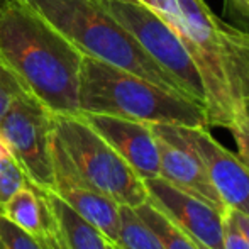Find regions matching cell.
<instances>
[{
  "label": "cell",
  "mask_w": 249,
  "mask_h": 249,
  "mask_svg": "<svg viewBox=\"0 0 249 249\" xmlns=\"http://www.w3.org/2000/svg\"><path fill=\"white\" fill-rule=\"evenodd\" d=\"M0 59H2V58H0Z\"/></svg>",
  "instance_id": "obj_27"
},
{
  "label": "cell",
  "mask_w": 249,
  "mask_h": 249,
  "mask_svg": "<svg viewBox=\"0 0 249 249\" xmlns=\"http://www.w3.org/2000/svg\"><path fill=\"white\" fill-rule=\"evenodd\" d=\"M53 173H54V194L68 207H71L82 219L112 244L119 243L121 229V205L115 200L92 188L85 187L76 178V173L53 131Z\"/></svg>",
  "instance_id": "obj_8"
},
{
  "label": "cell",
  "mask_w": 249,
  "mask_h": 249,
  "mask_svg": "<svg viewBox=\"0 0 249 249\" xmlns=\"http://www.w3.org/2000/svg\"><path fill=\"white\" fill-rule=\"evenodd\" d=\"M148 200L166 213L180 229L203 246L224 249V213L209 203L178 190L161 177L148 178Z\"/></svg>",
  "instance_id": "obj_9"
},
{
  "label": "cell",
  "mask_w": 249,
  "mask_h": 249,
  "mask_svg": "<svg viewBox=\"0 0 249 249\" xmlns=\"http://www.w3.org/2000/svg\"><path fill=\"white\" fill-rule=\"evenodd\" d=\"M0 58L53 115L80 114L83 54L20 0L0 9Z\"/></svg>",
  "instance_id": "obj_1"
},
{
  "label": "cell",
  "mask_w": 249,
  "mask_h": 249,
  "mask_svg": "<svg viewBox=\"0 0 249 249\" xmlns=\"http://www.w3.org/2000/svg\"><path fill=\"white\" fill-rule=\"evenodd\" d=\"M227 213H229L231 219L234 220V224L239 227L241 232H243L244 236H246V239L249 241V217L241 212H237V210H232V209H227Z\"/></svg>",
  "instance_id": "obj_22"
},
{
  "label": "cell",
  "mask_w": 249,
  "mask_h": 249,
  "mask_svg": "<svg viewBox=\"0 0 249 249\" xmlns=\"http://www.w3.org/2000/svg\"><path fill=\"white\" fill-rule=\"evenodd\" d=\"M0 136L26 173L27 181L39 192L54 190L51 112L29 92H22L0 121Z\"/></svg>",
  "instance_id": "obj_6"
},
{
  "label": "cell",
  "mask_w": 249,
  "mask_h": 249,
  "mask_svg": "<svg viewBox=\"0 0 249 249\" xmlns=\"http://www.w3.org/2000/svg\"><path fill=\"white\" fill-rule=\"evenodd\" d=\"M156 139L160 151V177L178 190L209 203L219 212H226L227 205L220 198L197 154L185 146L160 138L158 134Z\"/></svg>",
  "instance_id": "obj_11"
},
{
  "label": "cell",
  "mask_w": 249,
  "mask_h": 249,
  "mask_svg": "<svg viewBox=\"0 0 249 249\" xmlns=\"http://www.w3.org/2000/svg\"><path fill=\"white\" fill-rule=\"evenodd\" d=\"M224 249H249V241L234 224L227 210L224 213Z\"/></svg>",
  "instance_id": "obj_20"
},
{
  "label": "cell",
  "mask_w": 249,
  "mask_h": 249,
  "mask_svg": "<svg viewBox=\"0 0 249 249\" xmlns=\"http://www.w3.org/2000/svg\"><path fill=\"white\" fill-rule=\"evenodd\" d=\"M141 180L160 177V151L151 124L108 114H82Z\"/></svg>",
  "instance_id": "obj_10"
},
{
  "label": "cell",
  "mask_w": 249,
  "mask_h": 249,
  "mask_svg": "<svg viewBox=\"0 0 249 249\" xmlns=\"http://www.w3.org/2000/svg\"><path fill=\"white\" fill-rule=\"evenodd\" d=\"M227 9L236 19L249 26V0H227Z\"/></svg>",
  "instance_id": "obj_21"
},
{
  "label": "cell",
  "mask_w": 249,
  "mask_h": 249,
  "mask_svg": "<svg viewBox=\"0 0 249 249\" xmlns=\"http://www.w3.org/2000/svg\"><path fill=\"white\" fill-rule=\"evenodd\" d=\"M22 92H27L20 80L16 76V73L0 59V121L7 110L10 108L12 102L17 99Z\"/></svg>",
  "instance_id": "obj_18"
},
{
  "label": "cell",
  "mask_w": 249,
  "mask_h": 249,
  "mask_svg": "<svg viewBox=\"0 0 249 249\" xmlns=\"http://www.w3.org/2000/svg\"><path fill=\"white\" fill-rule=\"evenodd\" d=\"M5 3H7V0H0V9H2V7L5 5Z\"/></svg>",
  "instance_id": "obj_26"
},
{
  "label": "cell",
  "mask_w": 249,
  "mask_h": 249,
  "mask_svg": "<svg viewBox=\"0 0 249 249\" xmlns=\"http://www.w3.org/2000/svg\"><path fill=\"white\" fill-rule=\"evenodd\" d=\"M53 131L85 187L132 209L148 200L144 181L82 114L53 115Z\"/></svg>",
  "instance_id": "obj_4"
},
{
  "label": "cell",
  "mask_w": 249,
  "mask_h": 249,
  "mask_svg": "<svg viewBox=\"0 0 249 249\" xmlns=\"http://www.w3.org/2000/svg\"><path fill=\"white\" fill-rule=\"evenodd\" d=\"M151 129L160 138L197 154L227 209L249 217V168L237 154L224 148L207 127L151 124Z\"/></svg>",
  "instance_id": "obj_7"
},
{
  "label": "cell",
  "mask_w": 249,
  "mask_h": 249,
  "mask_svg": "<svg viewBox=\"0 0 249 249\" xmlns=\"http://www.w3.org/2000/svg\"><path fill=\"white\" fill-rule=\"evenodd\" d=\"M231 131L237 146V156L249 168V112L237 117L232 124L227 127Z\"/></svg>",
  "instance_id": "obj_19"
},
{
  "label": "cell",
  "mask_w": 249,
  "mask_h": 249,
  "mask_svg": "<svg viewBox=\"0 0 249 249\" xmlns=\"http://www.w3.org/2000/svg\"><path fill=\"white\" fill-rule=\"evenodd\" d=\"M108 249H121L117 246V244H112V243H108Z\"/></svg>",
  "instance_id": "obj_25"
},
{
  "label": "cell",
  "mask_w": 249,
  "mask_h": 249,
  "mask_svg": "<svg viewBox=\"0 0 249 249\" xmlns=\"http://www.w3.org/2000/svg\"><path fill=\"white\" fill-rule=\"evenodd\" d=\"M119 248L122 249H164L160 237L142 222L132 207L121 205Z\"/></svg>",
  "instance_id": "obj_15"
},
{
  "label": "cell",
  "mask_w": 249,
  "mask_h": 249,
  "mask_svg": "<svg viewBox=\"0 0 249 249\" xmlns=\"http://www.w3.org/2000/svg\"><path fill=\"white\" fill-rule=\"evenodd\" d=\"M161 68L180 85L183 95L205 108V89L200 71L178 33L141 0H99Z\"/></svg>",
  "instance_id": "obj_5"
},
{
  "label": "cell",
  "mask_w": 249,
  "mask_h": 249,
  "mask_svg": "<svg viewBox=\"0 0 249 249\" xmlns=\"http://www.w3.org/2000/svg\"><path fill=\"white\" fill-rule=\"evenodd\" d=\"M136 213L142 219V222L160 237L164 249H200L197 241L190 237L183 229L177 226L166 213H163L153 202L146 200L139 207H136Z\"/></svg>",
  "instance_id": "obj_14"
},
{
  "label": "cell",
  "mask_w": 249,
  "mask_h": 249,
  "mask_svg": "<svg viewBox=\"0 0 249 249\" xmlns=\"http://www.w3.org/2000/svg\"><path fill=\"white\" fill-rule=\"evenodd\" d=\"M0 249H46V246L0 212Z\"/></svg>",
  "instance_id": "obj_16"
},
{
  "label": "cell",
  "mask_w": 249,
  "mask_h": 249,
  "mask_svg": "<svg viewBox=\"0 0 249 249\" xmlns=\"http://www.w3.org/2000/svg\"><path fill=\"white\" fill-rule=\"evenodd\" d=\"M121 249H122V248H121Z\"/></svg>",
  "instance_id": "obj_28"
},
{
  "label": "cell",
  "mask_w": 249,
  "mask_h": 249,
  "mask_svg": "<svg viewBox=\"0 0 249 249\" xmlns=\"http://www.w3.org/2000/svg\"><path fill=\"white\" fill-rule=\"evenodd\" d=\"M41 241L44 243L46 249H61V246H59V243H58V237H56V229L53 231L46 239H41Z\"/></svg>",
  "instance_id": "obj_23"
},
{
  "label": "cell",
  "mask_w": 249,
  "mask_h": 249,
  "mask_svg": "<svg viewBox=\"0 0 249 249\" xmlns=\"http://www.w3.org/2000/svg\"><path fill=\"white\" fill-rule=\"evenodd\" d=\"M66 37L83 56L149 80L181 93L177 80L141 48L99 0H20ZM187 97V95H185Z\"/></svg>",
  "instance_id": "obj_3"
},
{
  "label": "cell",
  "mask_w": 249,
  "mask_h": 249,
  "mask_svg": "<svg viewBox=\"0 0 249 249\" xmlns=\"http://www.w3.org/2000/svg\"><path fill=\"white\" fill-rule=\"evenodd\" d=\"M7 156H10V149H9V146H7L5 139L0 136V160H3V158H7Z\"/></svg>",
  "instance_id": "obj_24"
},
{
  "label": "cell",
  "mask_w": 249,
  "mask_h": 249,
  "mask_svg": "<svg viewBox=\"0 0 249 249\" xmlns=\"http://www.w3.org/2000/svg\"><path fill=\"white\" fill-rule=\"evenodd\" d=\"M26 183H29L26 173L22 171L20 164L17 163V160L12 154L0 160V209Z\"/></svg>",
  "instance_id": "obj_17"
},
{
  "label": "cell",
  "mask_w": 249,
  "mask_h": 249,
  "mask_svg": "<svg viewBox=\"0 0 249 249\" xmlns=\"http://www.w3.org/2000/svg\"><path fill=\"white\" fill-rule=\"evenodd\" d=\"M46 198L53 219L56 237L61 249H108V241L68 207L54 192H41Z\"/></svg>",
  "instance_id": "obj_13"
},
{
  "label": "cell",
  "mask_w": 249,
  "mask_h": 249,
  "mask_svg": "<svg viewBox=\"0 0 249 249\" xmlns=\"http://www.w3.org/2000/svg\"><path fill=\"white\" fill-rule=\"evenodd\" d=\"M0 212L37 239H46L54 231V219L46 198L31 183L20 187L3 203Z\"/></svg>",
  "instance_id": "obj_12"
},
{
  "label": "cell",
  "mask_w": 249,
  "mask_h": 249,
  "mask_svg": "<svg viewBox=\"0 0 249 249\" xmlns=\"http://www.w3.org/2000/svg\"><path fill=\"white\" fill-rule=\"evenodd\" d=\"M80 114L210 129L207 112L198 102L90 56H83L82 61Z\"/></svg>",
  "instance_id": "obj_2"
}]
</instances>
